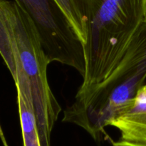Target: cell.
Segmentation results:
<instances>
[{"label":"cell","instance_id":"1","mask_svg":"<svg viewBox=\"0 0 146 146\" xmlns=\"http://www.w3.org/2000/svg\"><path fill=\"white\" fill-rule=\"evenodd\" d=\"M0 55L15 83L32 101L41 146H51V134L62 108L47 77L50 61L35 24L14 1L0 0Z\"/></svg>","mask_w":146,"mask_h":146},{"label":"cell","instance_id":"2","mask_svg":"<svg viewBox=\"0 0 146 146\" xmlns=\"http://www.w3.org/2000/svg\"><path fill=\"white\" fill-rule=\"evenodd\" d=\"M146 80V22L137 31L128 51L113 72L85 105L63 122L74 123L98 141L104 128L125 113Z\"/></svg>","mask_w":146,"mask_h":146},{"label":"cell","instance_id":"3","mask_svg":"<svg viewBox=\"0 0 146 146\" xmlns=\"http://www.w3.org/2000/svg\"><path fill=\"white\" fill-rule=\"evenodd\" d=\"M74 1L93 38L133 34L146 22V0Z\"/></svg>","mask_w":146,"mask_h":146},{"label":"cell","instance_id":"4","mask_svg":"<svg viewBox=\"0 0 146 146\" xmlns=\"http://www.w3.org/2000/svg\"><path fill=\"white\" fill-rule=\"evenodd\" d=\"M109 126L115 127L120 131V141L146 144V93L142 88L130 108L113 120Z\"/></svg>","mask_w":146,"mask_h":146},{"label":"cell","instance_id":"5","mask_svg":"<svg viewBox=\"0 0 146 146\" xmlns=\"http://www.w3.org/2000/svg\"><path fill=\"white\" fill-rule=\"evenodd\" d=\"M17 93L24 146H41L32 101L17 88Z\"/></svg>","mask_w":146,"mask_h":146},{"label":"cell","instance_id":"6","mask_svg":"<svg viewBox=\"0 0 146 146\" xmlns=\"http://www.w3.org/2000/svg\"><path fill=\"white\" fill-rule=\"evenodd\" d=\"M66 16L71 27L83 45L84 46L87 38V28L85 21L74 0H54Z\"/></svg>","mask_w":146,"mask_h":146},{"label":"cell","instance_id":"7","mask_svg":"<svg viewBox=\"0 0 146 146\" xmlns=\"http://www.w3.org/2000/svg\"><path fill=\"white\" fill-rule=\"evenodd\" d=\"M113 146H146V144H134L125 141H118L116 142H113Z\"/></svg>","mask_w":146,"mask_h":146},{"label":"cell","instance_id":"8","mask_svg":"<svg viewBox=\"0 0 146 146\" xmlns=\"http://www.w3.org/2000/svg\"><path fill=\"white\" fill-rule=\"evenodd\" d=\"M142 89H143V91H145V92L146 93V84H145V85H144V86H143V87H142Z\"/></svg>","mask_w":146,"mask_h":146}]
</instances>
